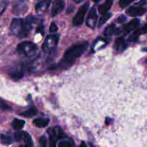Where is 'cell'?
I'll use <instances>...</instances> for the list:
<instances>
[{
    "mask_svg": "<svg viewBox=\"0 0 147 147\" xmlns=\"http://www.w3.org/2000/svg\"><path fill=\"white\" fill-rule=\"evenodd\" d=\"M113 3V0H106L103 4H102L101 5L98 7V12L101 14L107 13V11L111 8Z\"/></svg>",
    "mask_w": 147,
    "mask_h": 147,
    "instance_id": "cell-18",
    "label": "cell"
},
{
    "mask_svg": "<svg viewBox=\"0 0 147 147\" xmlns=\"http://www.w3.org/2000/svg\"><path fill=\"white\" fill-rule=\"evenodd\" d=\"M9 74L10 77L13 80H20L24 75V67H23L22 65L20 64H17V65L13 66L10 69L9 72Z\"/></svg>",
    "mask_w": 147,
    "mask_h": 147,
    "instance_id": "cell-8",
    "label": "cell"
},
{
    "mask_svg": "<svg viewBox=\"0 0 147 147\" xmlns=\"http://www.w3.org/2000/svg\"><path fill=\"white\" fill-rule=\"evenodd\" d=\"M93 1H94V2H98V1H100V0H93Z\"/></svg>",
    "mask_w": 147,
    "mask_h": 147,
    "instance_id": "cell-34",
    "label": "cell"
},
{
    "mask_svg": "<svg viewBox=\"0 0 147 147\" xmlns=\"http://www.w3.org/2000/svg\"><path fill=\"white\" fill-rule=\"evenodd\" d=\"M111 16H112L111 13H105V14H103L98 21V27H101L102 25H103V24H104L105 23H106V22L111 18Z\"/></svg>",
    "mask_w": 147,
    "mask_h": 147,
    "instance_id": "cell-22",
    "label": "cell"
},
{
    "mask_svg": "<svg viewBox=\"0 0 147 147\" xmlns=\"http://www.w3.org/2000/svg\"><path fill=\"white\" fill-rule=\"evenodd\" d=\"M37 18L30 15L27 18L14 19L10 25V31L14 36L20 38H24L28 36L33 27V24L37 21Z\"/></svg>",
    "mask_w": 147,
    "mask_h": 147,
    "instance_id": "cell-2",
    "label": "cell"
},
{
    "mask_svg": "<svg viewBox=\"0 0 147 147\" xmlns=\"http://www.w3.org/2000/svg\"><path fill=\"white\" fill-rule=\"evenodd\" d=\"M140 24V20L138 19H134L131 20L127 24H125L123 26V30L125 33H129L131 32L132 30H134L135 29L137 28Z\"/></svg>",
    "mask_w": 147,
    "mask_h": 147,
    "instance_id": "cell-13",
    "label": "cell"
},
{
    "mask_svg": "<svg viewBox=\"0 0 147 147\" xmlns=\"http://www.w3.org/2000/svg\"><path fill=\"white\" fill-rule=\"evenodd\" d=\"M65 7V0H54L53 6H52L51 13H50L52 17H55L58 15L64 9Z\"/></svg>",
    "mask_w": 147,
    "mask_h": 147,
    "instance_id": "cell-9",
    "label": "cell"
},
{
    "mask_svg": "<svg viewBox=\"0 0 147 147\" xmlns=\"http://www.w3.org/2000/svg\"><path fill=\"white\" fill-rule=\"evenodd\" d=\"M120 32V29L118 28L114 24H111L110 25L106 27V29L103 31V34L106 37H110V36L119 34Z\"/></svg>",
    "mask_w": 147,
    "mask_h": 147,
    "instance_id": "cell-14",
    "label": "cell"
},
{
    "mask_svg": "<svg viewBox=\"0 0 147 147\" xmlns=\"http://www.w3.org/2000/svg\"><path fill=\"white\" fill-rule=\"evenodd\" d=\"M47 134H48L49 137H50V146H55L56 142L57 140H60V139H64L66 137L65 134L62 131L60 128L58 126L49 129L47 130Z\"/></svg>",
    "mask_w": 147,
    "mask_h": 147,
    "instance_id": "cell-5",
    "label": "cell"
},
{
    "mask_svg": "<svg viewBox=\"0 0 147 147\" xmlns=\"http://www.w3.org/2000/svg\"><path fill=\"white\" fill-rule=\"evenodd\" d=\"M39 143H40L41 146H46V145H47V139H46L45 136H42L40 140H39Z\"/></svg>",
    "mask_w": 147,
    "mask_h": 147,
    "instance_id": "cell-26",
    "label": "cell"
},
{
    "mask_svg": "<svg viewBox=\"0 0 147 147\" xmlns=\"http://www.w3.org/2000/svg\"><path fill=\"white\" fill-rule=\"evenodd\" d=\"M1 141L2 144L6 145L11 144L14 142V140H13V139L11 136L5 134H1Z\"/></svg>",
    "mask_w": 147,
    "mask_h": 147,
    "instance_id": "cell-23",
    "label": "cell"
},
{
    "mask_svg": "<svg viewBox=\"0 0 147 147\" xmlns=\"http://www.w3.org/2000/svg\"><path fill=\"white\" fill-rule=\"evenodd\" d=\"M58 146L60 147H71L74 146V144L70 141H64L58 144Z\"/></svg>",
    "mask_w": 147,
    "mask_h": 147,
    "instance_id": "cell-24",
    "label": "cell"
},
{
    "mask_svg": "<svg viewBox=\"0 0 147 147\" xmlns=\"http://www.w3.org/2000/svg\"><path fill=\"white\" fill-rule=\"evenodd\" d=\"M27 9V5L24 2H18L14 7V13L17 15L24 14Z\"/></svg>",
    "mask_w": 147,
    "mask_h": 147,
    "instance_id": "cell-16",
    "label": "cell"
},
{
    "mask_svg": "<svg viewBox=\"0 0 147 147\" xmlns=\"http://www.w3.org/2000/svg\"><path fill=\"white\" fill-rule=\"evenodd\" d=\"M38 47L32 42L24 41L18 45L17 51L20 55L25 57H32L37 53Z\"/></svg>",
    "mask_w": 147,
    "mask_h": 147,
    "instance_id": "cell-3",
    "label": "cell"
},
{
    "mask_svg": "<svg viewBox=\"0 0 147 147\" xmlns=\"http://www.w3.org/2000/svg\"><path fill=\"white\" fill-rule=\"evenodd\" d=\"M7 3L4 2V3H2L1 4V14H3V12H4V11L5 10L6 7H7Z\"/></svg>",
    "mask_w": 147,
    "mask_h": 147,
    "instance_id": "cell-31",
    "label": "cell"
},
{
    "mask_svg": "<svg viewBox=\"0 0 147 147\" xmlns=\"http://www.w3.org/2000/svg\"><path fill=\"white\" fill-rule=\"evenodd\" d=\"M97 21H98V14L96 9L93 7V8L90 9V11L88 13V15L87 19H86V24L88 27L90 28L93 29L97 24Z\"/></svg>",
    "mask_w": 147,
    "mask_h": 147,
    "instance_id": "cell-10",
    "label": "cell"
},
{
    "mask_svg": "<svg viewBox=\"0 0 147 147\" xmlns=\"http://www.w3.org/2000/svg\"><path fill=\"white\" fill-rule=\"evenodd\" d=\"M73 1H74L76 3H77V4H79V3L82 2V1H83L84 0H73Z\"/></svg>",
    "mask_w": 147,
    "mask_h": 147,
    "instance_id": "cell-32",
    "label": "cell"
},
{
    "mask_svg": "<svg viewBox=\"0 0 147 147\" xmlns=\"http://www.w3.org/2000/svg\"><path fill=\"white\" fill-rule=\"evenodd\" d=\"M14 139L16 142H24L26 143V146H33L32 140L30 136V135L26 131H20L14 134Z\"/></svg>",
    "mask_w": 147,
    "mask_h": 147,
    "instance_id": "cell-7",
    "label": "cell"
},
{
    "mask_svg": "<svg viewBox=\"0 0 147 147\" xmlns=\"http://www.w3.org/2000/svg\"><path fill=\"white\" fill-rule=\"evenodd\" d=\"M127 47L126 41L123 37H119L116 40L114 44V49L118 52H123Z\"/></svg>",
    "mask_w": 147,
    "mask_h": 147,
    "instance_id": "cell-15",
    "label": "cell"
},
{
    "mask_svg": "<svg viewBox=\"0 0 147 147\" xmlns=\"http://www.w3.org/2000/svg\"><path fill=\"white\" fill-rule=\"evenodd\" d=\"M25 124V121L24 120H22V119H14L13 120L12 123H11V126L15 130H21L23 129V127L24 126Z\"/></svg>",
    "mask_w": 147,
    "mask_h": 147,
    "instance_id": "cell-20",
    "label": "cell"
},
{
    "mask_svg": "<svg viewBox=\"0 0 147 147\" xmlns=\"http://www.w3.org/2000/svg\"><path fill=\"white\" fill-rule=\"evenodd\" d=\"M88 45L89 43L88 42H83L70 46L65 52L63 58L57 65V67L64 69L73 65L76 60L86 51L88 47Z\"/></svg>",
    "mask_w": 147,
    "mask_h": 147,
    "instance_id": "cell-1",
    "label": "cell"
},
{
    "mask_svg": "<svg viewBox=\"0 0 147 147\" xmlns=\"http://www.w3.org/2000/svg\"><path fill=\"white\" fill-rule=\"evenodd\" d=\"M52 0H42L40 2L37 3L35 6L36 11L39 14H43L47 10L48 7H50Z\"/></svg>",
    "mask_w": 147,
    "mask_h": 147,
    "instance_id": "cell-12",
    "label": "cell"
},
{
    "mask_svg": "<svg viewBox=\"0 0 147 147\" xmlns=\"http://www.w3.org/2000/svg\"><path fill=\"white\" fill-rule=\"evenodd\" d=\"M36 32H37V33H41L42 34H44V26H43L42 24H40V25L37 27Z\"/></svg>",
    "mask_w": 147,
    "mask_h": 147,
    "instance_id": "cell-29",
    "label": "cell"
},
{
    "mask_svg": "<svg viewBox=\"0 0 147 147\" xmlns=\"http://www.w3.org/2000/svg\"><path fill=\"white\" fill-rule=\"evenodd\" d=\"M1 109L4 111H10L11 110V108H10L9 106H7V104H5L3 100H1Z\"/></svg>",
    "mask_w": 147,
    "mask_h": 147,
    "instance_id": "cell-28",
    "label": "cell"
},
{
    "mask_svg": "<svg viewBox=\"0 0 147 147\" xmlns=\"http://www.w3.org/2000/svg\"><path fill=\"white\" fill-rule=\"evenodd\" d=\"M58 30V27L56 25V24L55 22H52L50 24V32H55L57 31Z\"/></svg>",
    "mask_w": 147,
    "mask_h": 147,
    "instance_id": "cell-27",
    "label": "cell"
},
{
    "mask_svg": "<svg viewBox=\"0 0 147 147\" xmlns=\"http://www.w3.org/2000/svg\"><path fill=\"white\" fill-rule=\"evenodd\" d=\"M125 21H126V17L125 15H121L120 17H118L117 22L119 23H123Z\"/></svg>",
    "mask_w": 147,
    "mask_h": 147,
    "instance_id": "cell-30",
    "label": "cell"
},
{
    "mask_svg": "<svg viewBox=\"0 0 147 147\" xmlns=\"http://www.w3.org/2000/svg\"><path fill=\"white\" fill-rule=\"evenodd\" d=\"M89 7V3H86L84 4L83 6L80 7L78 11L77 12V14H76V16L73 18V24L74 26H79L80 24H83V21H84L85 16H86V12H87L88 9Z\"/></svg>",
    "mask_w": 147,
    "mask_h": 147,
    "instance_id": "cell-6",
    "label": "cell"
},
{
    "mask_svg": "<svg viewBox=\"0 0 147 147\" xmlns=\"http://www.w3.org/2000/svg\"><path fill=\"white\" fill-rule=\"evenodd\" d=\"M134 1L136 0H119V5L121 7H126Z\"/></svg>",
    "mask_w": 147,
    "mask_h": 147,
    "instance_id": "cell-25",
    "label": "cell"
},
{
    "mask_svg": "<svg viewBox=\"0 0 147 147\" xmlns=\"http://www.w3.org/2000/svg\"><path fill=\"white\" fill-rule=\"evenodd\" d=\"M144 29L145 32H146V33H147V24H144Z\"/></svg>",
    "mask_w": 147,
    "mask_h": 147,
    "instance_id": "cell-33",
    "label": "cell"
},
{
    "mask_svg": "<svg viewBox=\"0 0 147 147\" xmlns=\"http://www.w3.org/2000/svg\"><path fill=\"white\" fill-rule=\"evenodd\" d=\"M81 146H86V144H84V143H83H83H82V144H81Z\"/></svg>",
    "mask_w": 147,
    "mask_h": 147,
    "instance_id": "cell-35",
    "label": "cell"
},
{
    "mask_svg": "<svg viewBox=\"0 0 147 147\" xmlns=\"http://www.w3.org/2000/svg\"><path fill=\"white\" fill-rule=\"evenodd\" d=\"M59 41V35L50 34L45 40L42 44V51L45 53H50L56 48Z\"/></svg>",
    "mask_w": 147,
    "mask_h": 147,
    "instance_id": "cell-4",
    "label": "cell"
},
{
    "mask_svg": "<svg viewBox=\"0 0 147 147\" xmlns=\"http://www.w3.org/2000/svg\"><path fill=\"white\" fill-rule=\"evenodd\" d=\"M146 9L140 5H136L134 7H129L126 9V13L131 17H136V16H142L146 12Z\"/></svg>",
    "mask_w": 147,
    "mask_h": 147,
    "instance_id": "cell-11",
    "label": "cell"
},
{
    "mask_svg": "<svg viewBox=\"0 0 147 147\" xmlns=\"http://www.w3.org/2000/svg\"><path fill=\"white\" fill-rule=\"evenodd\" d=\"M37 110L35 108H31V109H28V110L25 111H23L22 113H20V114L21 116H24V117L27 118H32L33 116H34L35 115L37 114Z\"/></svg>",
    "mask_w": 147,
    "mask_h": 147,
    "instance_id": "cell-21",
    "label": "cell"
},
{
    "mask_svg": "<svg viewBox=\"0 0 147 147\" xmlns=\"http://www.w3.org/2000/svg\"><path fill=\"white\" fill-rule=\"evenodd\" d=\"M50 123V119L46 118H41V119H36L33 121V123L38 128L46 127Z\"/></svg>",
    "mask_w": 147,
    "mask_h": 147,
    "instance_id": "cell-19",
    "label": "cell"
},
{
    "mask_svg": "<svg viewBox=\"0 0 147 147\" xmlns=\"http://www.w3.org/2000/svg\"><path fill=\"white\" fill-rule=\"evenodd\" d=\"M143 34H146V32H145L144 27H142V28H139L138 30H136L133 34H131L129 36V37L128 38V41L131 42H136L139 39V37H140V35Z\"/></svg>",
    "mask_w": 147,
    "mask_h": 147,
    "instance_id": "cell-17",
    "label": "cell"
}]
</instances>
